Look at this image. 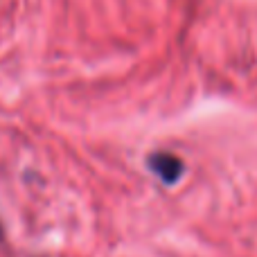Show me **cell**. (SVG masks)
I'll return each mask as SVG.
<instances>
[{
    "label": "cell",
    "mask_w": 257,
    "mask_h": 257,
    "mask_svg": "<svg viewBox=\"0 0 257 257\" xmlns=\"http://www.w3.org/2000/svg\"><path fill=\"white\" fill-rule=\"evenodd\" d=\"M147 165H149L151 172H154L156 176H158L160 181H165V183H176L178 178H181L183 169H185L183 160L178 158V156H174V154H167V151L151 154L149 160H147Z\"/></svg>",
    "instance_id": "1"
},
{
    "label": "cell",
    "mask_w": 257,
    "mask_h": 257,
    "mask_svg": "<svg viewBox=\"0 0 257 257\" xmlns=\"http://www.w3.org/2000/svg\"><path fill=\"white\" fill-rule=\"evenodd\" d=\"M0 235H3V230H0Z\"/></svg>",
    "instance_id": "2"
}]
</instances>
